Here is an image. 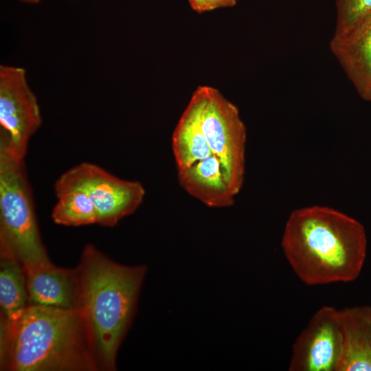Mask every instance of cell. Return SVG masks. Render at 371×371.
Returning <instances> with one entry per match:
<instances>
[{"mask_svg":"<svg viewBox=\"0 0 371 371\" xmlns=\"http://www.w3.org/2000/svg\"><path fill=\"white\" fill-rule=\"evenodd\" d=\"M367 243L359 221L332 207L312 205L290 214L281 245L300 280L316 286L357 279L366 258Z\"/></svg>","mask_w":371,"mask_h":371,"instance_id":"cell-1","label":"cell"},{"mask_svg":"<svg viewBox=\"0 0 371 371\" xmlns=\"http://www.w3.org/2000/svg\"><path fill=\"white\" fill-rule=\"evenodd\" d=\"M78 274V307L98 369L113 370L117 350L134 314L146 268L113 261L85 246Z\"/></svg>","mask_w":371,"mask_h":371,"instance_id":"cell-2","label":"cell"},{"mask_svg":"<svg viewBox=\"0 0 371 371\" xmlns=\"http://www.w3.org/2000/svg\"><path fill=\"white\" fill-rule=\"evenodd\" d=\"M1 370H98L78 310L28 305L12 323L1 322Z\"/></svg>","mask_w":371,"mask_h":371,"instance_id":"cell-3","label":"cell"},{"mask_svg":"<svg viewBox=\"0 0 371 371\" xmlns=\"http://www.w3.org/2000/svg\"><path fill=\"white\" fill-rule=\"evenodd\" d=\"M23 161L0 142V251L26 266L50 260L39 234Z\"/></svg>","mask_w":371,"mask_h":371,"instance_id":"cell-4","label":"cell"},{"mask_svg":"<svg viewBox=\"0 0 371 371\" xmlns=\"http://www.w3.org/2000/svg\"><path fill=\"white\" fill-rule=\"evenodd\" d=\"M202 131L220 160L225 180L236 196L245 175L246 127L237 106L216 88L199 86L192 95Z\"/></svg>","mask_w":371,"mask_h":371,"instance_id":"cell-5","label":"cell"},{"mask_svg":"<svg viewBox=\"0 0 371 371\" xmlns=\"http://www.w3.org/2000/svg\"><path fill=\"white\" fill-rule=\"evenodd\" d=\"M56 196L71 190L85 192L98 212V224L113 227L135 212L142 203L145 189L137 181L119 178L88 162L67 170L56 181Z\"/></svg>","mask_w":371,"mask_h":371,"instance_id":"cell-6","label":"cell"},{"mask_svg":"<svg viewBox=\"0 0 371 371\" xmlns=\"http://www.w3.org/2000/svg\"><path fill=\"white\" fill-rule=\"evenodd\" d=\"M42 124L39 105L25 69L0 66V142L24 160L31 137Z\"/></svg>","mask_w":371,"mask_h":371,"instance_id":"cell-7","label":"cell"},{"mask_svg":"<svg viewBox=\"0 0 371 371\" xmlns=\"http://www.w3.org/2000/svg\"><path fill=\"white\" fill-rule=\"evenodd\" d=\"M341 353L338 309L323 306L292 346L290 371H337Z\"/></svg>","mask_w":371,"mask_h":371,"instance_id":"cell-8","label":"cell"},{"mask_svg":"<svg viewBox=\"0 0 371 371\" xmlns=\"http://www.w3.org/2000/svg\"><path fill=\"white\" fill-rule=\"evenodd\" d=\"M329 47L359 96L371 102V12L350 28L334 32Z\"/></svg>","mask_w":371,"mask_h":371,"instance_id":"cell-9","label":"cell"},{"mask_svg":"<svg viewBox=\"0 0 371 371\" xmlns=\"http://www.w3.org/2000/svg\"><path fill=\"white\" fill-rule=\"evenodd\" d=\"M23 267L29 305L78 310L77 269L58 267L51 262Z\"/></svg>","mask_w":371,"mask_h":371,"instance_id":"cell-10","label":"cell"},{"mask_svg":"<svg viewBox=\"0 0 371 371\" xmlns=\"http://www.w3.org/2000/svg\"><path fill=\"white\" fill-rule=\"evenodd\" d=\"M341 353L337 371H371V306L338 310Z\"/></svg>","mask_w":371,"mask_h":371,"instance_id":"cell-11","label":"cell"},{"mask_svg":"<svg viewBox=\"0 0 371 371\" xmlns=\"http://www.w3.org/2000/svg\"><path fill=\"white\" fill-rule=\"evenodd\" d=\"M178 181L190 195L210 207H227L235 202V195L225 177L218 158L213 155L190 167L177 170Z\"/></svg>","mask_w":371,"mask_h":371,"instance_id":"cell-12","label":"cell"},{"mask_svg":"<svg viewBox=\"0 0 371 371\" xmlns=\"http://www.w3.org/2000/svg\"><path fill=\"white\" fill-rule=\"evenodd\" d=\"M172 148L177 170L214 155L202 131L196 103L192 98L173 131Z\"/></svg>","mask_w":371,"mask_h":371,"instance_id":"cell-13","label":"cell"},{"mask_svg":"<svg viewBox=\"0 0 371 371\" xmlns=\"http://www.w3.org/2000/svg\"><path fill=\"white\" fill-rule=\"evenodd\" d=\"M28 305L26 280L22 264L12 256L1 253V321L5 323L16 322Z\"/></svg>","mask_w":371,"mask_h":371,"instance_id":"cell-14","label":"cell"},{"mask_svg":"<svg viewBox=\"0 0 371 371\" xmlns=\"http://www.w3.org/2000/svg\"><path fill=\"white\" fill-rule=\"evenodd\" d=\"M52 212L54 223L65 226H82L98 223L97 210L84 192L71 190L56 196Z\"/></svg>","mask_w":371,"mask_h":371,"instance_id":"cell-15","label":"cell"},{"mask_svg":"<svg viewBox=\"0 0 371 371\" xmlns=\"http://www.w3.org/2000/svg\"><path fill=\"white\" fill-rule=\"evenodd\" d=\"M335 33L350 28L371 12V0H335Z\"/></svg>","mask_w":371,"mask_h":371,"instance_id":"cell-16","label":"cell"},{"mask_svg":"<svg viewBox=\"0 0 371 371\" xmlns=\"http://www.w3.org/2000/svg\"><path fill=\"white\" fill-rule=\"evenodd\" d=\"M192 10L197 13H203L218 9V0H188Z\"/></svg>","mask_w":371,"mask_h":371,"instance_id":"cell-17","label":"cell"},{"mask_svg":"<svg viewBox=\"0 0 371 371\" xmlns=\"http://www.w3.org/2000/svg\"><path fill=\"white\" fill-rule=\"evenodd\" d=\"M238 0H218L217 7L218 8L234 7Z\"/></svg>","mask_w":371,"mask_h":371,"instance_id":"cell-18","label":"cell"},{"mask_svg":"<svg viewBox=\"0 0 371 371\" xmlns=\"http://www.w3.org/2000/svg\"><path fill=\"white\" fill-rule=\"evenodd\" d=\"M23 2L27 3H37L41 0H20Z\"/></svg>","mask_w":371,"mask_h":371,"instance_id":"cell-19","label":"cell"}]
</instances>
